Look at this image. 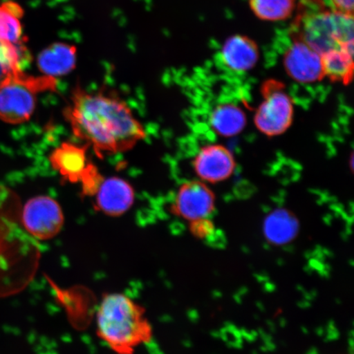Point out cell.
Segmentation results:
<instances>
[{
    "label": "cell",
    "instance_id": "1",
    "mask_svg": "<svg viewBox=\"0 0 354 354\" xmlns=\"http://www.w3.org/2000/svg\"><path fill=\"white\" fill-rule=\"evenodd\" d=\"M64 113L73 135L92 146L100 156L127 152L146 136L129 106L104 92L77 86Z\"/></svg>",
    "mask_w": 354,
    "mask_h": 354
},
{
    "label": "cell",
    "instance_id": "2",
    "mask_svg": "<svg viewBox=\"0 0 354 354\" xmlns=\"http://www.w3.org/2000/svg\"><path fill=\"white\" fill-rule=\"evenodd\" d=\"M96 323L97 335L117 354H133L153 338L145 308L121 293L103 296Z\"/></svg>",
    "mask_w": 354,
    "mask_h": 354
},
{
    "label": "cell",
    "instance_id": "3",
    "mask_svg": "<svg viewBox=\"0 0 354 354\" xmlns=\"http://www.w3.org/2000/svg\"><path fill=\"white\" fill-rule=\"evenodd\" d=\"M298 38L321 55L337 48H353V17L334 8L304 12Z\"/></svg>",
    "mask_w": 354,
    "mask_h": 354
},
{
    "label": "cell",
    "instance_id": "4",
    "mask_svg": "<svg viewBox=\"0 0 354 354\" xmlns=\"http://www.w3.org/2000/svg\"><path fill=\"white\" fill-rule=\"evenodd\" d=\"M57 84V79L30 76L21 69L8 75L0 83V119L15 125L28 121L39 93L55 91Z\"/></svg>",
    "mask_w": 354,
    "mask_h": 354
},
{
    "label": "cell",
    "instance_id": "5",
    "mask_svg": "<svg viewBox=\"0 0 354 354\" xmlns=\"http://www.w3.org/2000/svg\"><path fill=\"white\" fill-rule=\"evenodd\" d=\"M263 92V100L255 114L256 127L265 135H280L293 120V102L277 82H268Z\"/></svg>",
    "mask_w": 354,
    "mask_h": 354
},
{
    "label": "cell",
    "instance_id": "6",
    "mask_svg": "<svg viewBox=\"0 0 354 354\" xmlns=\"http://www.w3.org/2000/svg\"><path fill=\"white\" fill-rule=\"evenodd\" d=\"M21 223L30 236L39 241H48L60 232L64 216L55 199L37 196L26 203L21 212Z\"/></svg>",
    "mask_w": 354,
    "mask_h": 354
},
{
    "label": "cell",
    "instance_id": "7",
    "mask_svg": "<svg viewBox=\"0 0 354 354\" xmlns=\"http://www.w3.org/2000/svg\"><path fill=\"white\" fill-rule=\"evenodd\" d=\"M283 64L287 74L299 83L317 82L325 77L322 55L298 37L288 47Z\"/></svg>",
    "mask_w": 354,
    "mask_h": 354
},
{
    "label": "cell",
    "instance_id": "8",
    "mask_svg": "<svg viewBox=\"0 0 354 354\" xmlns=\"http://www.w3.org/2000/svg\"><path fill=\"white\" fill-rule=\"evenodd\" d=\"M214 196L205 184L190 181L180 187L172 211L190 223L205 220L214 209Z\"/></svg>",
    "mask_w": 354,
    "mask_h": 354
},
{
    "label": "cell",
    "instance_id": "9",
    "mask_svg": "<svg viewBox=\"0 0 354 354\" xmlns=\"http://www.w3.org/2000/svg\"><path fill=\"white\" fill-rule=\"evenodd\" d=\"M95 196L97 209L110 216L125 214L135 201L134 189L120 177L104 178Z\"/></svg>",
    "mask_w": 354,
    "mask_h": 354
},
{
    "label": "cell",
    "instance_id": "10",
    "mask_svg": "<svg viewBox=\"0 0 354 354\" xmlns=\"http://www.w3.org/2000/svg\"><path fill=\"white\" fill-rule=\"evenodd\" d=\"M234 165L232 153L219 145L203 147L194 162V170L199 178L211 183L227 179L233 174Z\"/></svg>",
    "mask_w": 354,
    "mask_h": 354
},
{
    "label": "cell",
    "instance_id": "11",
    "mask_svg": "<svg viewBox=\"0 0 354 354\" xmlns=\"http://www.w3.org/2000/svg\"><path fill=\"white\" fill-rule=\"evenodd\" d=\"M87 145L64 142L53 150L50 160L53 168L72 183H80L88 169Z\"/></svg>",
    "mask_w": 354,
    "mask_h": 354
},
{
    "label": "cell",
    "instance_id": "12",
    "mask_svg": "<svg viewBox=\"0 0 354 354\" xmlns=\"http://www.w3.org/2000/svg\"><path fill=\"white\" fill-rule=\"evenodd\" d=\"M221 59L223 64L232 72H249L258 64L259 47L253 39L245 35H234L223 44Z\"/></svg>",
    "mask_w": 354,
    "mask_h": 354
},
{
    "label": "cell",
    "instance_id": "13",
    "mask_svg": "<svg viewBox=\"0 0 354 354\" xmlns=\"http://www.w3.org/2000/svg\"><path fill=\"white\" fill-rule=\"evenodd\" d=\"M77 48L66 43H55L39 55L37 66L43 76L57 79L70 73L77 59Z\"/></svg>",
    "mask_w": 354,
    "mask_h": 354
},
{
    "label": "cell",
    "instance_id": "14",
    "mask_svg": "<svg viewBox=\"0 0 354 354\" xmlns=\"http://www.w3.org/2000/svg\"><path fill=\"white\" fill-rule=\"evenodd\" d=\"M210 125L218 134L232 137L241 132L246 125V117L237 105L224 104L216 106L210 116Z\"/></svg>",
    "mask_w": 354,
    "mask_h": 354
},
{
    "label": "cell",
    "instance_id": "15",
    "mask_svg": "<svg viewBox=\"0 0 354 354\" xmlns=\"http://www.w3.org/2000/svg\"><path fill=\"white\" fill-rule=\"evenodd\" d=\"M325 77L348 84L353 79V48H337L322 55Z\"/></svg>",
    "mask_w": 354,
    "mask_h": 354
},
{
    "label": "cell",
    "instance_id": "16",
    "mask_svg": "<svg viewBox=\"0 0 354 354\" xmlns=\"http://www.w3.org/2000/svg\"><path fill=\"white\" fill-rule=\"evenodd\" d=\"M24 10L12 1L0 3V43L19 44L22 41Z\"/></svg>",
    "mask_w": 354,
    "mask_h": 354
},
{
    "label": "cell",
    "instance_id": "17",
    "mask_svg": "<svg viewBox=\"0 0 354 354\" xmlns=\"http://www.w3.org/2000/svg\"><path fill=\"white\" fill-rule=\"evenodd\" d=\"M298 231L297 223L289 212L280 210L268 216L264 224V233L270 242L282 245L293 240Z\"/></svg>",
    "mask_w": 354,
    "mask_h": 354
},
{
    "label": "cell",
    "instance_id": "18",
    "mask_svg": "<svg viewBox=\"0 0 354 354\" xmlns=\"http://www.w3.org/2000/svg\"><path fill=\"white\" fill-rule=\"evenodd\" d=\"M250 7L261 20L281 21L293 15L296 0H250Z\"/></svg>",
    "mask_w": 354,
    "mask_h": 354
},
{
    "label": "cell",
    "instance_id": "19",
    "mask_svg": "<svg viewBox=\"0 0 354 354\" xmlns=\"http://www.w3.org/2000/svg\"><path fill=\"white\" fill-rule=\"evenodd\" d=\"M25 52L21 44L0 43V83L8 75L21 69Z\"/></svg>",
    "mask_w": 354,
    "mask_h": 354
},
{
    "label": "cell",
    "instance_id": "20",
    "mask_svg": "<svg viewBox=\"0 0 354 354\" xmlns=\"http://www.w3.org/2000/svg\"><path fill=\"white\" fill-rule=\"evenodd\" d=\"M334 10L353 15V0H329Z\"/></svg>",
    "mask_w": 354,
    "mask_h": 354
}]
</instances>
